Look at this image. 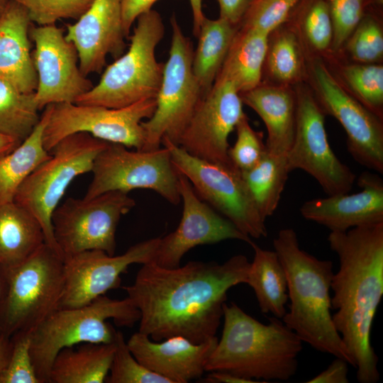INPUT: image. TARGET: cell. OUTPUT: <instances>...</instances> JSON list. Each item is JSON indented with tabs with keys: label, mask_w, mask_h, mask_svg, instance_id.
Here are the masks:
<instances>
[{
	"label": "cell",
	"mask_w": 383,
	"mask_h": 383,
	"mask_svg": "<svg viewBox=\"0 0 383 383\" xmlns=\"http://www.w3.org/2000/svg\"><path fill=\"white\" fill-rule=\"evenodd\" d=\"M250 262L235 255L222 264L189 261L175 268L142 265L123 287L140 312L138 331L160 341L182 336L194 343L216 337L227 292L246 284Z\"/></svg>",
	"instance_id": "1"
},
{
	"label": "cell",
	"mask_w": 383,
	"mask_h": 383,
	"mask_svg": "<svg viewBox=\"0 0 383 383\" xmlns=\"http://www.w3.org/2000/svg\"><path fill=\"white\" fill-rule=\"evenodd\" d=\"M328 241L339 260L331 282L335 327L353 360L357 380L376 383L380 374L371 331L383 296V223L331 231Z\"/></svg>",
	"instance_id": "2"
},
{
	"label": "cell",
	"mask_w": 383,
	"mask_h": 383,
	"mask_svg": "<svg viewBox=\"0 0 383 383\" xmlns=\"http://www.w3.org/2000/svg\"><path fill=\"white\" fill-rule=\"evenodd\" d=\"M221 339L209 355L205 371H221L252 380L287 381L298 370L302 340L279 318L265 324L233 302L223 305Z\"/></svg>",
	"instance_id": "3"
},
{
	"label": "cell",
	"mask_w": 383,
	"mask_h": 383,
	"mask_svg": "<svg viewBox=\"0 0 383 383\" xmlns=\"http://www.w3.org/2000/svg\"><path fill=\"white\" fill-rule=\"evenodd\" d=\"M273 247L285 270L290 301L282 321L302 342L355 367L332 318L333 262L301 249L296 231L290 228L278 232Z\"/></svg>",
	"instance_id": "4"
},
{
	"label": "cell",
	"mask_w": 383,
	"mask_h": 383,
	"mask_svg": "<svg viewBox=\"0 0 383 383\" xmlns=\"http://www.w3.org/2000/svg\"><path fill=\"white\" fill-rule=\"evenodd\" d=\"M140 312L126 297L115 299L100 296L87 305L59 308L30 332V355L41 383H49L50 372L57 354L63 348L83 343H112L118 326L132 327Z\"/></svg>",
	"instance_id": "5"
},
{
	"label": "cell",
	"mask_w": 383,
	"mask_h": 383,
	"mask_svg": "<svg viewBox=\"0 0 383 383\" xmlns=\"http://www.w3.org/2000/svg\"><path fill=\"white\" fill-rule=\"evenodd\" d=\"M136 21L127 52L106 66L98 83L75 104L121 108L156 98L164 63L156 59L155 50L164 38L165 25L160 14L152 9Z\"/></svg>",
	"instance_id": "6"
},
{
	"label": "cell",
	"mask_w": 383,
	"mask_h": 383,
	"mask_svg": "<svg viewBox=\"0 0 383 383\" xmlns=\"http://www.w3.org/2000/svg\"><path fill=\"white\" fill-rule=\"evenodd\" d=\"M2 275L1 335L11 338L20 332H31L59 308L64 261L45 243L19 265L2 271Z\"/></svg>",
	"instance_id": "7"
},
{
	"label": "cell",
	"mask_w": 383,
	"mask_h": 383,
	"mask_svg": "<svg viewBox=\"0 0 383 383\" xmlns=\"http://www.w3.org/2000/svg\"><path fill=\"white\" fill-rule=\"evenodd\" d=\"M109 144L87 133L62 138L50 151V157L23 181L15 194L13 201L37 218L45 243L61 257L53 235L52 213L71 182L91 172L95 158Z\"/></svg>",
	"instance_id": "8"
},
{
	"label": "cell",
	"mask_w": 383,
	"mask_h": 383,
	"mask_svg": "<svg viewBox=\"0 0 383 383\" xmlns=\"http://www.w3.org/2000/svg\"><path fill=\"white\" fill-rule=\"evenodd\" d=\"M172 41L164 63L161 85L152 116L143 121L142 150L160 147L164 138L177 145L178 140L204 96L192 70L193 45L185 36L176 16L170 18Z\"/></svg>",
	"instance_id": "9"
},
{
	"label": "cell",
	"mask_w": 383,
	"mask_h": 383,
	"mask_svg": "<svg viewBox=\"0 0 383 383\" xmlns=\"http://www.w3.org/2000/svg\"><path fill=\"white\" fill-rule=\"evenodd\" d=\"M162 145L169 150L176 171L189 180L204 201L250 238L267 235L265 220L240 171L231 163L194 157L167 139L164 138Z\"/></svg>",
	"instance_id": "10"
},
{
	"label": "cell",
	"mask_w": 383,
	"mask_h": 383,
	"mask_svg": "<svg viewBox=\"0 0 383 383\" xmlns=\"http://www.w3.org/2000/svg\"><path fill=\"white\" fill-rule=\"evenodd\" d=\"M91 172L86 199L108 192L128 194L133 189H145L174 205L181 200L178 172L165 146L151 150H129L122 145L109 143L95 158Z\"/></svg>",
	"instance_id": "11"
},
{
	"label": "cell",
	"mask_w": 383,
	"mask_h": 383,
	"mask_svg": "<svg viewBox=\"0 0 383 383\" xmlns=\"http://www.w3.org/2000/svg\"><path fill=\"white\" fill-rule=\"evenodd\" d=\"M135 205L128 193L112 191L91 199L68 198L52 215L53 235L64 258L91 250L113 255L122 216Z\"/></svg>",
	"instance_id": "12"
},
{
	"label": "cell",
	"mask_w": 383,
	"mask_h": 383,
	"mask_svg": "<svg viewBox=\"0 0 383 383\" xmlns=\"http://www.w3.org/2000/svg\"><path fill=\"white\" fill-rule=\"evenodd\" d=\"M156 108V98L143 99L121 108L75 103L52 104L43 132V145L50 152L62 138L87 133L108 143L142 150L144 131L141 123L150 118Z\"/></svg>",
	"instance_id": "13"
},
{
	"label": "cell",
	"mask_w": 383,
	"mask_h": 383,
	"mask_svg": "<svg viewBox=\"0 0 383 383\" xmlns=\"http://www.w3.org/2000/svg\"><path fill=\"white\" fill-rule=\"evenodd\" d=\"M296 119L292 145L287 155L289 172L301 170L313 177L327 195L349 192L355 174L331 149L325 128V113L311 91L296 84Z\"/></svg>",
	"instance_id": "14"
},
{
	"label": "cell",
	"mask_w": 383,
	"mask_h": 383,
	"mask_svg": "<svg viewBox=\"0 0 383 383\" xmlns=\"http://www.w3.org/2000/svg\"><path fill=\"white\" fill-rule=\"evenodd\" d=\"M309 74L311 91L323 112L343 128L350 154L361 165L382 174V119L348 93L320 60L311 62Z\"/></svg>",
	"instance_id": "15"
},
{
	"label": "cell",
	"mask_w": 383,
	"mask_h": 383,
	"mask_svg": "<svg viewBox=\"0 0 383 383\" xmlns=\"http://www.w3.org/2000/svg\"><path fill=\"white\" fill-rule=\"evenodd\" d=\"M32 58L37 74L35 100L40 110L59 103H75L94 84L79 68L74 45L56 24L30 26Z\"/></svg>",
	"instance_id": "16"
},
{
	"label": "cell",
	"mask_w": 383,
	"mask_h": 383,
	"mask_svg": "<svg viewBox=\"0 0 383 383\" xmlns=\"http://www.w3.org/2000/svg\"><path fill=\"white\" fill-rule=\"evenodd\" d=\"M159 240L160 237L143 240L119 255L91 250L64 258L65 284L59 308L83 306L119 288L121 276L130 265L153 261Z\"/></svg>",
	"instance_id": "17"
},
{
	"label": "cell",
	"mask_w": 383,
	"mask_h": 383,
	"mask_svg": "<svg viewBox=\"0 0 383 383\" xmlns=\"http://www.w3.org/2000/svg\"><path fill=\"white\" fill-rule=\"evenodd\" d=\"M243 105L234 84L217 77L198 104L177 145L201 159L231 163L228 137L246 115Z\"/></svg>",
	"instance_id": "18"
},
{
	"label": "cell",
	"mask_w": 383,
	"mask_h": 383,
	"mask_svg": "<svg viewBox=\"0 0 383 383\" xmlns=\"http://www.w3.org/2000/svg\"><path fill=\"white\" fill-rule=\"evenodd\" d=\"M178 184L183 211L177 228L160 238L153 262L165 268L180 265L184 255L198 245L215 244L226 240H252L240 232L195 192L189 180L178 172Z\"/></svg>",
	"instance_id": "19"
},
{
	"label": "cell",
	"mask_w": 383,
	"mask_h": 383,
	"mask_svg": "<svg viewBox=\"0 0 383 383\" xmlns=\"http://www.w3.org/2000/svg\"><path fill=\"white\" fill-rule=\"evenodd\" d=\"M65 30L77 50L82 72L85 76L101 72L108 55L116 59L125 51L121 0H94Z\"/></svg>",
	"instance_id": "20"
},
{
	"label": "cell",
	"mask_w": 383,
	"mask_h": 383,
	"mask_svg": "<svg viewBox=\"0 0 383 383\" xmlns=\"http://www.w3.org/2000/svg\"><path fill=\"white\" fill-rule=\"evenodd\" d=\"M361 191L328 195L306 201L300 213L306 220L331 231L383 223V181L377 174L365 172L358 178Z\"/></svg>",
	"instance_id": "21"
},
{
	"label": "cell",
	"mask_w": 383,
	"mask_h": 383,
	"mask_svg": "<svg viewBox=\"0 0 383 383\" xmlns=\"http://www.w3.org/2000/svg\"><path fill=\"white\" fill-rule=\"evenodd\" d=\"M218 340L216 337L194 343L182 336H172L155 341L138 331L127 340V345L136 360L148 370L171 383H187L201 377Z\"/></svg>",
	"instance_id": "22"
},
{
	"label": "cell",
	"mask_w": 383,
	"mask_h": 383,
	"mask_svg": "<svg viewBox=\"0 0 383 383\" xmlns=\"http://www.w3.org/2000/svg\"><path fill=\"white\" fill-rule=\"evenodd\" d=\"M27 10L9 1L0 17V79L24 92H35L37 74L34 67Z\"/></svg>",
	"instance_id": "23"
},
{
	"label": "cell",
	"mask_w": 383,
	"mask_h": 383,
	"mask_svg": "<svg viewBox=\"0 0 383 383\" xmlns=\"http://www.w3.org/2000/svg\"><path fill=\"white\" fill-rule=\"evenodd\" d=\"M243 104L262 120L267 131L265 143L272 153L287 156L295 133L296 98L292 86L262 82L240 94Z\"/></svg>",
	"instance_id": "24"
},
{
	"label": "cell",
	"mask_w": 383,
	"mask_h": 383,
	"mask_svg": "<svg viewBox=\"0 0 383 383\" xmlns=\"http://www.w3.org/2000/svg\"><path fill=\"white\" fill-rule=\"evenodd\" d=\"M45 243L40 223L15 201L0 204V268L19 265Z\"/></svg>",
	"instance_id": "25"
},
{
	"label": "cell",
	"mask_w": 383,
	"mask_h": 383,
	"mask_svg": "<svg viewBox=\"0 0 383 383\" xmlns=\"http://www.w3.org/2000/svg\"><path fill=\"white\" fill-rule=\"evenodd\" d=\"M115 343H83L62 349L50 372L49 383H103L109 374Z\"/></svg>",
	"instance_id": "26"
},
{
	"label": "cell",
	"mask_w": 383,
	"mask_h": 383,
	"mask_svg": "<svg viewBox=\"0 0 383 383\" xmlns=\"http://www.w3.org/2000/svg\"><path fill=\"white\" fill-rule=\"evenodd\" d=\"M269 35L255 29L239 27L217 77L231 81L240 94L260 84Z\"/></svg>",
	"instance_id": "27"
},
{
	"label": "cell",
	"mask_w": 383,
	"mask_h": 383,
	"mask_svg": "<svg viewBox=\"0 0 383 383\" xmlns=\"http://www.w3.org/2000/svg\"><path fill=\"white\" fill-rule=\"evenodd\" d=\"M51 109L52 104L45 107L32 133L13 150L0 157V204L13 201L20 185L50 157L43 145V137Z\"/></svg>",
	"instance_id": "28"
},
{
	"label": "cell",
	"mask_w": 383,
	"mask_h": 383,
	"mask_svg": "<svg viewBox=\"0 0 383 383\" xmlns=\"http://www.w3.org/2000/svg\"><path fill=\"white\" fill-rule=\"evenodd\" d=\"M250 245L254 256L246 284L252 289L261 312L282 319L288 301L285 270L274 250L262 249L253 241Z\"/></svg>",
	"instance_id": "29"
},
{
	"label": "cell",
	"mask_w": 383,
	"mask_h": 383,
	"mask_svg": "<svg viewBox=\"0 0 383 383\" xmlns=\"http://www.w3.org/2000/svg\"><path fill=\"white\" fill-rule=\"evenodd\" d=\"M238 28L219 17L204 18L192 59L193 72L204 96L216 81Z\"/></svg>",
	"instance_id": "30"
},
{
	"label": "cell",
	"mask_w": 383,
	"mask_h": 383,
	"mask_svg": "<svg viewBox=\"0 0 383 383\" xmlns=\"http://www.w3.org/2000/svg\"><path fill=\"white\" fill-rule=\"evenodd\" d=\"M270 35L264 70L274 84L292 86L306 77L301 39L291 25L282 26Z\"/></svg>",
	"instance_id": "31"
},
{
	"label": "cell",
	"mask_w": 383,
	"mask_h": 383,
	"mask_svg": "<svg viewBox=\"0 0 383 383\" xmlns=\"http://www.w3.org/2000/svg\"><path fill=\"white\" fill-rule=\"evenodd\" d=\"M289 172L287 156L275 155L267 149L255 166L241 172L255 205L265 221L276 211Z\"/></svg>",
	"instance_id": "32"
},
{
	"label": "cell",
	"mask_w": 383,
	"mask_h": 383,
	"mask_svg": "<svg viewBox=\"0 0 383 383\" xmlns=\"http://www.w3.org/2000/svg\"><path fill=\"white\" fill-rule=\"evenodd\" d=\"M40 109L35 92H24L0 79V133L18 142L24 140L38 123Z\"/></svg>",
	"instance_id": "33"
},
{
	"label": "cell",
	"mask_w": 383,
	"mask_h": 383,
	"mask_svg": "<svg viewBox=\"0 0 383 383\" xmlns=\"http://www.w3.org/2000/svg\"><path fill=\"white\" fill-rule=\"evenodd\" d=\"M335 78L345 89L383 119V66L380 63H353L341 66Z\"/></svg>",
	"instance_id": "34"
},
{
	"label": "cell",
	"mask_w": 383,
	"mask_h": 383,
	"mask_svg": "<svg viewBox=\"0 0 383 383\" xmlns=\"http://www.w3.org/2000/svg\"><path fill=\"white\" fill-rule=\"evenodd\" d=\"M288 23L301 30L308 47L318 53L331 51L333 24L326 0H299Z\"/></svg>",
	"instance_id": "35"
},
{
	"label": "cell",
	"mask_w": 383,
	"mask_h": 383,
	"mask_svg": "<svg viewBox=\"0 0 383 383\" xmlns=\"http://www.w3.org/2000/svg\"><path fill=\"white\" fill-rule=\"evenodd\" d=\"M382 4L372 6L343 48L355 62L380 63L383 58Z\"/></svg>",
	"instance_id": "36"
},
{
	"label": "cell",
	"mask_w": 383,
	"mask_h": 383,
	"mask_svg": "<svg viewBox=\"0 0 383 383\" xmlns=\"http://www.w3.org/2000/svg\"><path fill=\"white\" fill-rule=\"evenodd\" d=\"M115 351L109 374L108 383H171L169 379L143 366L129 350L123 334L117 331Z\"/></svg>",
	"instance_id": "37"
},
{
	"label": "cell",
	"mask_w": 383,
	"mask_h": 383,
	"mask_svg": "<svg viewBox=\"0 0 383 383\" xmlns=\"http://www.w3.org/2000/svg\"><path fill=\"white\" fill-rule=\"evenodd\" d=\"M333 24L331 51L338 52L366 12L382 0H326Z\"/></svg>",
	"instance_id": "38"
},
{
	"label": "cell",
	"mask_w": 383,
	"mask_h": 383,
	"mask_svg": "<svg viewBox=\"0 0 383 383\" xmlns=\"http://www.w3.org/2000/svg\"><path fill=\"white\" fill-rule=\"evenodd\" d=\"M299 0H255L239 27L255 29L268 35L287 23Z\"/></svg>",
	"instance_id": "39"
},
{
	"label": "cell",
	"mask_w": 383,
	"mask_h": 383,
	"mask_svg": "<svg viewBox=\"0 0 383 383\" xmlns=\"http://www.w3.org/2000/svg\"><path fill=\"white\" fill-rule=\"evenodd\" d=\"M25 8L37 26L56 24L62 19L77 20L94 0H9Z\"/></svg>",
	"instance_id": "40"
},
{
	"label": "cell",
	"mask_w": 383,
	"mask_h": 383,
	"mask_svg": "<svg viewBox=\"0 0 383 383\" xmlns=\"http://www.w3.org/2000/svg\"><path fill=\"white\" fill-rule=\"evenodd\" d=\"M236 140L228 150L230 162L243 172L255 166L265 155L267 147L263 133L255 131L245 115L235 127Z\"/></svg>",
	"instance_id": "41"
},
{
	"label": "cell",
	"mask_w": 383,
	"mask_h": 383,
	"mask_svg": "<svg viewBox=\"0 0 383 383\" xmlns=\"http://www.w3.org/2000/svg\"><path fill=\"white\" fill-rule=\"evenodd\" d=\"M30 332H20L12 338V348L0 383H41L30 355Z\"/></svg>",
	"instance_id": "42"
},
{
	"label": "cell",
	"mask_w": 383,
	"mask_h": 383,
	"mask_svg": "<svg viewBox=\"0 0 383 383\" xmlns=\"http://www.w3.org/2000/svg\"><path fill=\"white\" fill-rule=\"evenodd\" d=\"M159 0H121L123 29L126 38L130 36L131 28L139 16L152 10Z\"/></svg>",
	"instance_id": "43"
},
{
	"label": "cell",
	"mask_w": 383,
	"mask_h": 383,
	"mask_svg": "<svg viewBox=\"0 0 383 383\" xmlns=\"http://www.w3.org/2000/svg\"><path fill=\"white\" fill-rule=\"evenodd\" d=\"M348 362L341 358L335 359L323 372L311 378L307 383H348Z\"/></svg>",
	"instance_id": "44"
},
{
	"label": "cell",
	"mask_w": 383,
	"mask_h": 383,
	"mask_svg": "<svg viewBox=\"0 0 383 383\" xmlns=\"http://www.w3.org/2000/svg\"><path fill=\"white\" fill-rule=\"evenodd\" d=\"M219 18L239 26L244 16L255 0H216Z\"/></svg>",
	"instance_id": "45"
},
{
	"label": "cell",
	"mask_w": 383,
	"mask_h": 383,
	"mask_svg": "<svg viewBox=\"0 0 383 383\" xmlns=\"http://www.w3.org/2000/svg\"><path fill=\"white\" fill-rule=\"evenodd\" d=\"M203 380L204 382L209 383H256L252 380L221 371L210 372Z\"/></svg>",
	"instance_id": "46"
},
{
	"label": "cell",
	"mask_w": 383,
	"mask_h": 383,
	"mask_svg": "<svg viewBox=\"0 0 383 383\" xmlns=\"http://www.w3.org/2000/svg\"><path fill=\"white\" fill-rule=\"evenodd\" d=\"M193 17V34L197 37L201 24L205 18L202 9V0H189Z\"/></svg>",
	"instance_id": "47"
},
{
	"label": "cell",
	"mask_w": 383,
	"mask_h": 383,
	"mask_svg": "<svg viewBox=\"0 0 383 383\" xmlns=\"http://www.w3.org/2000/svg\"><path fill=\"white\" fill-rule=\"evenodd\" d=\"M11 348V338L0 335V374L8 362Z\"/></svg>",
	"instance_id": "48"
},
{
	"label": "cell",
	"mask_w": 383,
	"mask_h": 383,
	"mask_svg": "<svg viewBox=\"0 0 383 383\" xmlns=\"http://www.w3.org/2000/svg\"><path fill=\"white\" fill-rule=\"evenodd\" d=\"M21 143L0 133V157L13 150Z\"/></svg>",
	"instance_id": "49"
},
{
	"label": "cell",
	"mask_w": 383,
	"mask_h": 383,
	"mask_svg": "<svg viewBox=\"0 0 383 383\" xmlns=\"http://www.w3.org/2000/svg\"><path fill=\"white\" fill-rule=\"evenodd\" d=\"M9 0H0V17L3 14Z\"/></svg>",
	"instance_id": "50"
},
{
	"label": "cell",
	"mask_w": 383,
	"mask_h": 383,
	"mask_svg": "<svg viewBox=\"0 0 383 383\" xmlns=\"http://www.w3.org/2000/svg\"><path fill=\"white\" fill-rule=\"evenodd\" d=\"M2 288H3V275H2V271L0 268V297H1V292H2Z\"/></svg>",
	"instance_id": "51"
}]
</instances>
